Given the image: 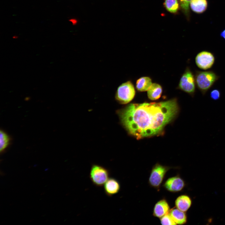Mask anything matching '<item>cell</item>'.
<instances>
[{"mask_svg":"<svg viewBox=\"0 0 225 225\" xmlns=\"http://www.w3.org/2000/svg\"><path fill=\"white\" fill-rule=\"evenodd\" d=\"M178 110L174 99L158 102L131 103L117 113L126 130L139 139L160 133Z\"/></svg>","mask_w":225,"mask_h":225,"instance_id":"obj_1","label":"cell"},{"mask_svg":"<svg viewBox=\"0 0 225 225\" xmlns=\"http://www.w3.org/2000/svg\"><path fill=\"white\" fill-rule=\"evenodd\" d=\"M220 36L225 40V29L221 32Z\"/></svg>","mask_w":225,"mask_h":225,"instance_id":"obj_21","label":"cell"},{"mask_svg":"<svg viewBox=\"0 0 225 225\" xmlns=\"http://www.w3.org/2000/svg\"><path fill=\"white\" fill-rule=\"evenodd\" d=\"M172 167L163 166L158 163L152 168L148 178V183L152 187L159 189L167 172Z\"/></svg>","mask_w":225,"mask_h":225,"instance_id":"obj_4","label":"cell"},{"mask_svg":"<svg viewBox=\"0 0 225 225\" xmlns=\"http://www.w3.org/2000/svg\"><path fill=\"white\" fill-rule=\"evenodd\" d=\"M10 139L8 136L3 131L0 132V150L3 151L9 144Z\"/></svg>","mask_w":225,"mask_h":225,"instance_id":"obj_17","label":"cell"},{"mask_svg":"<svg viewBox=\"0 0 225 225\" xmlns=\"http://www.w3.org/2000/svg\"><path fill=\"white\" fill-rule=\"evenodd\" d=\"M192 200L188 195L183 194L177 198L175 202V207L179 210L186 212L191 207Z\"/></svg>","mask_w":225,"mask_h":225,"instance_id":"obj_11","label":"cell"},{"mask_svg":"<svg viewBox=\"0 0 225 225\" xmlns=\"http://www.w3.org/2000/svg\"><path fill=\"white\" fill-rule=\"evenodd\" d=\"M163 6L169 12L176 14L180 8L179 0H164Z\"/></svg>","mask_w":225,"mask_h":225,"instance_id":"obj_16","label":"cell"},{"mask_svg":"<svg viewBox=\"0 0 225 225\" xmlns=\"http://www.w3.org/2000/svg\"><path fill=\"white\" fill-rule=\"evenodd\" d=\"M196 85L205 95L218 79L219 77L212 71H196L195 75Z\"/></svg>","mask_w":225,"mask_h":225,"instance_id":"obj_2","label":"cell"},{"mask_svg":"<svg viewBox=\"0 0 225 225\" xmlns=\"http://www.w3.org/2000/svg\"><path fill=\"white\" fill-rule=\"evenodd\" d=\"M162 92L161 86L157 83H153L147 91L148 96L150 100H156L160 97Z\"/></svg>","mask_w":225,"mask_h":225,"instance_id":"obj_14","label":"cell"},{"mask_svg":"<svg viewBox=\"0 0 225 225\" xmlns=\"http://www.w3.org/2000/svg\"><path fill=\"white\" fill-rule=\"evenodd\" d=\"M109 172L106 168L94 164L92 166L89 177L92 183L98 187H102L109 178Z\"/></svg>","mask_w":225,"mask_h":225,"instance_id":"obj_5","label":"cell"},{"mask_svg":"<svg viewBox=\"0 0 225 225\" xmlns=\"http://www.w3.org/2000/svg\"><path fill=\"white\" fill-rule=\"evenodd\" d=\"M196 86L195 76L190 68H187L180 79L178 87L193 97L195 92Z\"/></svg>","mask_w":225,"mask_h":225,"instance_id":"obj_6","label":"cell"},{"mask_svg":"<svg viewBox=\"0 0 225 225\" xmlns=\"http://www.w3.org/2000/svg\"><path fill=\"white\" fill-rule=\"evenodd\" d=\"M160 219L162 225H177L172 218L169 213L160 218Z\"/></svg>","mask_w":225,"mask_h":225,"instance_id":"obj_19","label":"cell"},{"mask_svg":"<svg viewBox=\"0 0 225 225\" xmlns=\"http://www.w3.org/2000/svg\"><path fill=\"white\" fill-rule=\"evenodd\" d=\"M208 5L207 0H191L190 3L191 10L198 14L204 12L207 9Z\"/></svg>","mask_w":225,"mask_h":225,"instance_id":"obj_13","label":"cell"},{"mask_svg":"<svg viewBox=\"0 0 225 225\" xmlns=\"http://www.w3.org/2000/svg\"><path fill=\"white\" fill-rule=\"evenodd\" d=\"M169 213L177 224L183 225L187 223V216L185 212L175 208L171 209Z\"/></svg>","mask_w":225,"mask_h":225,"instance_id":"obj_12","label":"cell"},{"mask_svg":"<svg viewBox=\"0 0 225 225\" xmlns=\"http://www.w3.org/2000/svg\"><path fill=\"white\" fill-rule=\"evenodd\" d=\"M221 96V92L219 90L215 89L212 90L210 92V97L214 100H218Z\"/></svg>","mask_w":225,"mask_h":225,"instance_id":"obj_20","label":"cell"},{"mask_svg":"<svg viewBox=\"0 0 225 225\" xmlns=\"http://www.w3.org/2000/svg\"><path fill=\"white\" fill-rule=\"evenodd\" d=\"M185 186L184 181L178 175L168 178L163 185L166 190L173 193L181 191Z\"/></svg>","mask_w":225,"mask_h":225,"instance_id":"obj_8","label":"cell"},{"mask_svg":"<svg viewBox=\"0 0 225 225\" xmlns=\"http://www.w3.org/2000/svg\"><path fill=\"white\" fill-rule=\"evenodd\" d=\"M170 209V205L167 201L165 199L163 198L158 201L155 204L152 214L154 217L160 218L168 213Z\"/></svg>","mask_w":225,"mask_h":225,"instance_id":"obj_9","label":"cell"},{"mask_svg":"<svg viewBox=\"0 0 225 225\" xmlns=\"http://www.w3.org/2000/svg\"><path fill=\"white\" fill-rule=\"evenodd\" d=\"M135 94L134 86L130 81H128L122 83L118 87L115 98L120 103L126 104L132 100Z\"/></svg>","mask_w":225,"mask_h":225,"instance_id":"obj_3","label":"cell"},{"mask_svg":"<svg viewBox=\"0 0 225 225\" xmlns=\"http://www.w3.org/2000/svg\"><path fill=\"white\" fill-rule=\"evenodd\" d=\"M152 84L150 78L148 77H143L137 80L136 87L138 91L144 92L148 90Z\"/></svg>","mask_w":225,"mask_h":225,"instance_id":"obj_15","label":"cell"},{"mask_svg":"<svg viewBox=\"0 0 225 225\" xmlns=\"http://www.w3.org/2000/svg\"><path fill=\"white\" fill-rule=\"evenodd\" d=\"M191 0H179L180 8L187 19L190 17L189 5Z\"/></svg>","mask_w":225,"mask_h":225,"instance_id":"obj_18","label":"cell"},{"mask_svg":"<svg viewBox=\"0 0 225 225\" xmlns=\"http://www.w3.org/2000/svg\"><path fill=\"white\" fill-rule=\"evenodd\" d=\"M215 61V57L213 53L207 51H203L199 52L195 58L197 66L203 70H207L211 68Z\"/></svg>","mask_w":225,"mask_h":225,"instance_id":"obj_7","label":"cell"},{"mask_svg":"<svg viewBox=\"0 0 225 225\" xmlns=\"http://www.w3.org/2000/svg\"><path fill=\"white\" fill-rule=\"evenodd\" d=\"M120 188L119 182L113 178H109L104 185L105 192L109 197L118 193L119 192Z\"/></svg>","mask_w":225,"mask_h":225,"instance_id":"obj_10","label":"cell"}]
</instances>
